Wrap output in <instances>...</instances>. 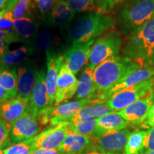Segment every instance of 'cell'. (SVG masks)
Returning <instances> with one entry per match:
<instances>
[{"mask_svg":"<svg viewBox=\"0 0 154 154\" xmlns=\"http://www.w3.org/2000/svg\"><path fill=\"white\" fill-rule=\"evenodd\" d=\"M13 24L20 42L30 46L34 44L38 33V24L33 17L14 19Z\"/></svg>","mask_w":154,"mask_h":154,"instance_id":"obj_20","label":"cell"},{"mask_svg":"<svg viewBox=\"0 0 154 154\" xmlns=\"http://www.w3.org/2000/svg\"><path fill=\"white\" fill-rule=\"evenodd\" d=\"M121 47V38L116 32H111L94 42L91 48L87 64L95 69L100 63L113 56H116Z\"/></svg>","mask_w":154,"mask_h":154,"instance_id":"obj_7","label":"cell"},{"mask_svg":"<svg viewBox=\"0 0 154 154\" xmlns=\"http://www.w3.org/2000/svg\"><path fill=\"white\" fill-rule=\"evenodd\" d=\"M150 96H151L152 102H153V103H154V87L153 88V91H152L151 92V94H150Z\"/></svg>","mask_w":154,"mask_h":154,"instance_id":"obj_45","label":"cell"},{"mask_svg":"<svg viewBox=\"0 0 154 154\" xmlns=\"http://www.w3.org/2000/svg\"><path fill=\"white\" fill-rule=\"evenodd\" d=\"M99 0H67L71 9L75 12L96 11Z\"/></svg>","mask_w":154,"mask_h":154,"instance_id":"obj_31","label":"cell"},{"mask_svg":"<svg viewBox=\"0 0 154 154\" xmlns=\"http://www.w3.org/2000/svg\"><path fill=\"white\" fill-rule=\"evenodd\" d=\"M142 67H154V46L142 63Z\"/></svg>","mask_w":154,"mask_h":154,"instance_id":"obj_38","label":"cell"},{"mask_svg":"<svg viewBox=\"0 0 154 154\" xmlns=\"http://www.w3.org/2000/svg\"><path fill=\"white\" fill-rule=\"evenodd\" d=\"M152 151H154V126H152L146 131L143 148L140 154Z\"/></svg>","mask_w":154,"mask_h":154,"instance_id":"obj_36","label":"cell"},{"mask_svg":"<svg viewBox=\"0 0 154 154\" xmlns=\"http://www.w3.org/2000/svg\"><path fill=\"white\" fill-rule=\"evenodd\" d=\"M142 154H154V151H149V152H147V153H142Z\"/></svg>","mask_w":154,"mask_h":154,"instance_id":"obj_46","label":"cell"},{"mask_svg":"<svg viewBox=\"0 0 154 154\" xmlns=\"http://www.w3.org/2000/svg\"><path fill=\"white\" fill-rule=\"evenodd\" d=\"M75 14L76 12L71 9L67 1L60 0L44 17V20L50 26L61 27L72 22Z\"/></svg>","mask_w":154,"mask_h":154,"instance_id":"obj_21","label":"cell"},{"mask_svg":"<svg viewBox=\"0 0 154 154\" xmlns=\"http://www.w3.org/2000/svg\"><path fill=\"white\" fill-rule=\"evenodd\" d=\"M12 15L4 9L0 11V38L7 44L20 42L13 24Z\"/></svg>","mask_w":154,"mask_h":154,"instance_id":"obj_25","label":"cell"},{"mask_svg":"<svg viewBox=\"0 0 154 154\" xmlns=\"http://www.w3.org/2000/svg\"><path fill=\"white\" fill-rule=\"evenodd\" d=\"M33 51L34 48L30 45L22 46L13 51H8L0 59V66L7 69L15 68L27 60Z\"/></svg>","mask_w":154,"mask_h":154,"instance_id":"obj_24","label":"cell"},{"mask_svg":"<svg viewBox=\"0 0 154 154\" xmlns=\"http://www.w3.org/2000/svg\"><path fill=\"white\" fill-rule=\"evenodd\" d=\"M40 133V123L37 117L26 113L10 124L11 144L33 138Z\"/></svg>","mask_w":154,"mask_h":154,"instance_id":"obj_8","label":"cell"},{"mask_svg":"<svg viewBox=\"0 0 154 154\" xmlns=\"http://www.w3.org/2000/svg\"><path fill=\"white\" fill-rule=\"evenodd\" d=\"M153 76L154 67H141L138 70L135 71L134 72L131 73L130 75H128L126 78H125L124 80L121 81L118 84H116L111 89L96 96V100L105 101L116 92L151 79L153 78Z\"/></svg>","mask_w":154,"mask_h":154,"instance_id":"obj_17","label":"cell"},{"mask_svg":"<svg viewBox=\"0 0 154 154\" xmlns=\"http://www.w3.org/2000/svg\"><path fill=\"white\" fill-rule=\"evenodd\" d=\"M54 41V35L51 31L43 30L38 32L36 36L35 44L36 48L39 51H49Z\"/></svg>","mask_w":154,"mask_h":154,"instance_id":"obj_33","label":"cell"},{"mask_svg":"<svg viewBox=\"0 0 154 154\" xmlns=\"http://www.w3.org/2000/svg\"><path fill=\"white\" fill-rule=\"evenodd\" d=\"M95 39L86 42L72 45L61 56L63 62L68 66L69 69L74 75H76L83 67L87 64L89 60L91 48Z\"/></svg>","mask_w":154,"mask_h":154,"instance_id":"obj_13","label":"cell"},{"mask_svg":"<svg viewBox=\"0 0 154 154\" xmlns=\"http://www.w3.org/2000/svg\"><path fill=\"white\" fill-rule=\"evenodd\" d=\"M32 139L13 143L3 150L4 154H32L34 151Z\"/></svg>","mask_w":154,"mask_h":154,"instance_id":"obj_32","label":"cell"},{"mask_svg":"<svg viewBox=\"0 0 154 154\" xmlns=\"http://www.w3.org/2000/svg\"><path fill=\"white\" fill-rule=\"evenodd\" d=\"M96 142L94 138L69 131L58 150L63 154H84L95 149Z\"/></svg>","mask_w":154,"mask_h":154,"instance_id":"obj_16","label":"cell"},{"mask_svg":"<svg viewBox=\"0 0 154 154\" xmlns=\"http://www.w3.org/2000/svg\"><path fill=\"white\" fill-rule=\"evenodd\" d=\"M153 46L154 15L130 35L124 49V57L129 58L141 66Z\"/></svg>","mask_w":154,"mask_h":154,"instance_id":"obj_4","label":"cell"},{"mask_svg":"<svg viewBox=\"0 0 154 154\" xmlns=\"http://www.w3.org/2000/svg\"><path fill=\"white\" fill-rule=\"evenodd\" d=\"M146 136V131H135L131 133L123 154H140Z\"/></svg>","mask_w":154,"mask_h":154,"instance_id":"obj_30","label":"cell"},{"mask_svg":"<svg viewBox=\"0 0 154 154\" xmlns=\"http://www.w3.org/2000/svg\"><path fill=\"white\" fill-rule=\"evenodd\" d=\"M32 154H63L59 150L49 149H36Z\"/></svg>","mask_w":154,"mask_h":154,"instance_id":"obj_40","label":"cell"},{"mask_svg":"<svg viewBox=\"0 0 154 154\" xmlns=\"http://www.w3.org/2000/svg\"><path fill=\"white\" fill-rule=\"evenodd\" d=\"M10 0H0V11L6 9Z\"/></svg>","mask_w":154,"mask_h":154,"instance_id":"obj_43","label":"cell"},{"mask_svg":"<svg viewBox=\"0 0 154 154\" xmlns=\"http://www.w3.org/2000/svg\"><path fill=\"white\" fill-rule=\"evenodd\" d=\"M152 104L153 102L150 94H149L143 99L134 102L128 107L117 111V113L121 115L128 124L137 125L141 124L146 120Z\"/></svg>","mask_w":154,"mask_h":154,"instance_id":"obj_18","label":"cell"},{"mask_svg":"<svg viewBox=\"0 0 154 154\" xmlns=\"http://www.w3.org/2000/svg\"><path fill=\"white\" fill-rule=\"evenodd\" d=\"M119 0H99L98 2V9L99 11H103L105 12L114 5Z\"/></svg>","mask_w":154,"mask_h":154,"instance_id":"obj_37","label":"cell"},{"mask_svg":"<svg viewBox=\"0 0 154 154\" xmlns=\"http://www.w3.org/2000/svg\"><path fill=\"white\" fill-rule=\"evenodd\" d=\"M46 72L44 69L38 71L36 82L29 101V112L41 119L42 124L49 122V99L45 85Z\"/></svg>","mask_w":154,"mask_h":154,"instance_id":"obj_6","label":"cell"},{"mask_svg":"<svg viewBox=\"0 0 154 154\" xmlns=\"http://www.w3.org/2000/svg\"><path fill=\"white\" fill-rule=\"evenodd\" d=\"M27 112L29 103L19 96L0 102V119L9 124Z\"/></svg>","mask_w":154,"mask_h":154,"instance_id":"obj_19","label":"cell"},{"mask_svg":"<svg viewBox=\"0 0 154 154\" xmlns=\"http://www.w3.org/2000/svg\"><path fill=\"white\" fill-rule=\"evenodd\" d=\"M8 44H7L5 42L0 38V59L8 51Z\"/></svg>","mask_w":154,"mask_h":154,"instance_id":"obj_41","label":"cell"},{"mask_svg":"<svg viewBox=\"0 0 154 154\" xmlns=\"http://www.w3.org/2000/svg\"><path fill=\"white\" fill-rule=\"evenodd\" d=\"M141 67L139 63L124 56H113L107 59L94 71L93 79L97 95L111 89Z\"/></svg>","mask_w":154,"mask_h":154,"instance_id":"obj_1","label":"cell"},{"mask_svg":"<svg viewBox=\"0 0 154 154\" xmlns=\"http://www.w3.org/2000/svg\"><path fill=\"white\" fill-rule=\"evenodd\" d=\"M47 69L45 76V85L49 107L52 109L55 102L57 79L63 59L61 56H57L54 52L49 50L47 51Z\"/></svg>","mask_w":154,"mask_h":154,"instance_id":"obj_15","label":"cell"},{"mask_svg":"<svg viewBox=\"0 0 154 154\" xmlns=\"http://www.w3.org/2000/svg\"><path fill=\"white\" fill-rule=\"evenodd\" d=\"M94 69L87 64L84 67L78 80V87L76 94L77 100L94 99L96 96V88L94 84L93 74Z\"/></svg>","mask_w":154,"mask_h":154,"instance_id":"obj_23","label":"cell"},{"mask_svg":"<svg viewBox=\"0 0 154 154\" xmlns=\"http://www.w3.org/2000/svg\"><path fill=\"white\" fill-rule=\"evenodd\" d=\"M115 24L110 15L103 11H92L82 15L72 23L68 31L69 40L72 45L95 39Z\"/></svg>","mask_w":154,"mask_h":154,"instance_id":"obj_2","label":"cell"},{"mask_svg":"<svg viewBox=\"0 0 154 154\" xmlns=\"http://www.w3.org/2000/svg\"><path fill=\"white\" fill-rule=\"evenodd\" d=\"M130 134L126 128L106 134L98 138L94 149L106 154H123Z\"/></svg>","mask_w":154,"mask_h":154,"instance_id":"obj_12","label":"cell"},{"mask_svg":"<svg viewBox=\"0 0 154 154\" xmlns=\"http://www.w3.org/2000/svg\"><path fill=\"white\" fill-rule=\"evenodd\" d=\"M84 154H106V153H101V152H99V151H96V150H95V149H93V150H91V151L86 152V153H84Z\"/></svg>","mask_w":154,"mask_h":154,"instance_id":"obj_44","label":"cell"},{"mask_svg":"<svg viewBox=\"0 0 154 154\" xmlns=\"http://www.w3.org/2000/svg\"><path fill=\"white\" fill-rule=\"evenodd\" d=\"M144 122L146 124L151 126V127L154 126V103L152 104Z\"/></svg>","mask_w":154,"mask_h":154,"instance_id":"obj_39","label":"cell"},{"mask_svg":"<svg viewBox=\"0 0 154 154\" xmlns=\"http://www.w3.org/2000/svg\"><path fill=\"white\" fill-rule=\"evenodd\" d=\"M68 132L67 122L50 127L32 138V143L34 149L58 150L64 140Z\"/></svg>","mask_w":154,"mask_h":154,"instance_id":"obj_9","label":"cell"},{"mask_svg":"<svg viewBox=\"0 0 154 154\" xmlns=\"http://www.w3.org/2000/svg\"><path fill=\"white\" fill-rule=\"evenodd\" d=\"M0 154H4V153H3V150L0 149Z\"/></svg>","mask_w":154,"mask_h":154,"instance_id":"obj_47","label":"cell"},{"mask_svg":"<svg viewBox=\"0 0 154 154\" xmlns=\"http://www.w3.org/2000/svg\"><path fill=\"white\" fill-rule=\"evenodd\" d=\"M0 86L5 90L11 99L17 96V74L16 68L7 69L0 66Z\"/></svg>","mask_w":154,"mask_h":154,"instance_id":"obj_28","label":"cell"},{"mask_svg":"<svg viewBox=\"0 0 154 154\" xmlns=\"http://www.w3.org/2000/svg\"><path fill=\"white\" fill-rule=\"evenodd\" d=\"M112 111L107 106L106 101L95 99L91 104L81 109L73 119H98Z\"/></svg>","mask_w":154,"mask_h":154,"instance_id":"obj_27","label":"cell"},{"mask_svg":"<svg viewBox=\"0 0 154 154\" xmlns=\"http://www.w3.org/2000/svg\"><path fill=\"white\" fill-rule=\"evenodd\" d=\"M95 99H84L65 102L53 107L49 113V123L56 126L62 123L69 122L81 109L93 103Z\"/></svg>","mask_w":154,"mask_h":154,"instance_id":"obj_14","label":"cell"},{"mask_svg":"<svg viewBox=\"0 0 154 154\" xmlns=\"http://www.w3.org/2000/svg\"><path fill=\"white\" fill-rule=\"evenodd\" d=\"M78 79L65 63H62L57 82L55 102L54 107L72 99L76 95Z\"/></svg>","mask_w":154,"mask_h":154,"instance_id":"obj_11","label":"cell"},{"mask_svg":"<svg viewBox=\"0 0 154 154\" xmlns=\"http://www.w3.org/2000/svg\"><path fill=\"white\" fill-rule=\"evenodd\" d=\"M17 74V96L29 103L38 70L33 60H26L16 68Z\"/></svg>","mask_w":154,"mask_h":154,"instance_id":"obj_10","label":"cell"},{"mask_svg":"<svg viewBox=\"0 0 154 154\" xmlns=\"http://www.w3.org/2000/svg\"><path fill=\"white\" fill-rule=\"evenodd\" d=\"M128 123L116 111L108 113L96 119V130L95 138L98 139L108 133L125 129Z\"/></svg>","mask_w":154,"mask_h":154,"instance_id":"obj_22","label":"cell"},{"mask_svg":"<svg viewBox=\"0 0 154 154\" xmlns=\"http://www.w3.org/2000/svg\"><path fill=\"white\" fill-rule=\"evenodd\" d=\"M154 15V0H137L125 5L119 14L118 24L124 35H131Z\"/></svg>","mask_w":154,"mask_h":154,"instance_id":"obj_3","label":"cell"},{"mask_svg":"<svg viewBox=\"0 0 154 154\" xmlns=\"http://www.w3.org/2000/svg\"><path fill=\"white\" fill-rule=\"evenodd\" d=\"M60 0H34V5L42 17H45Z\"/></svg>","mask_w":154,"mask_h":154,"instance_id":"obj_35","label":"cell"},{"mask_svg":"<svg viewBox=\"0 0 154 154\" xmlns=\"http://www.w3.org/2000/svg\"><path fill=\"white\" fill-rule=\"evenodd\" d=\"M32 0H10L5 10L8 11L12 15L13 19L32 16Z\"/></svg>","mask_w":154,"mask_h":154,"instance_id":"obj_29","label":"cell"},{"mask_svg":"<svg viewBox=\"0 0 154 154\" xmlns=\"http://www.w3.org/2000/svg\"><path fill=\"white\" fill-rule=\"evenodd\" d=\"M153 87L154 77L137 85L116 92L109 99L105 100L106 103L111 110L117 112L149 95L153 91Z\"/></svg>","mask_w":154,"mask_h":154,"instance_id":"obj_5","label":"cell"},{"mask_svg":"<svg viewBox=\"0 0 154 154\" xmlns=\"http://www.w3.org/2000/svg\"><path fill=\"white\" fill-rule=\"evenodd\" d=\"M10 99H11V98L9 95V94L0 86V102H2L4 101H6V100Z\"/></svg>","mask_w":154,"mask_h":154,"instance_id":"obj_42","label":"cell"},{"mask_svg":"<svg viewBox=\"0 0 154 154\" xmlns=\"http://www.w3.org/2000/svg\"><path fill=\"white\" fill-rule=\"evenodd\" d=\"M9 131L10 124L0 119V149L4 150L11 145Z\"/></svg>","mask_w":154,"mask_h":154,"instance_id":"obj_34","label":"cell"},{"mask_svg":"<svg viewBox=\"0 0 154 154\" xmlns=\"http://www.w3.org/2000/svg\"><path fill=\"white\" fill-rule=\"evenodd\" d=\"M67 126L69 131L95 138L96 119H72Z\"/></svg>","mask_w":154,"mask_h":154,"instance_id":"obj_26","label":"cell"}]
</instances>
